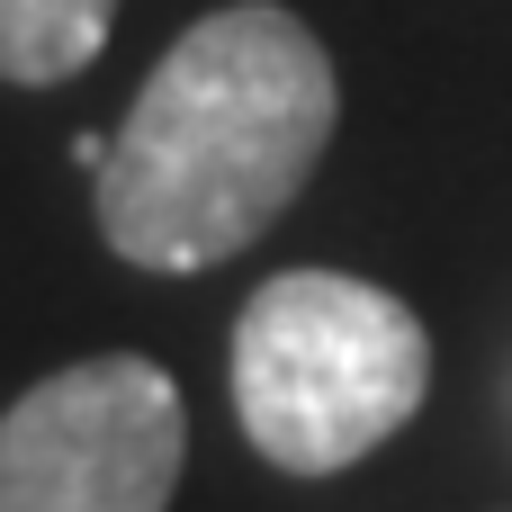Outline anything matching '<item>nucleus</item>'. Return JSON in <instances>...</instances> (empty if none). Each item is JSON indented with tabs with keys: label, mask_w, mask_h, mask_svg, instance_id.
I'll return each mask as SVG.
<instances>
[{
	"label": "nucleus",
	"mask_w": 512,
	"mask_h": 512,
	"mask_svg": "<svg viewBox=\"0 0 512 512\" xmlns=\"http://www.w3.org/2000/svg\"><path fill=\"white\" fill-rule=\"evenodd\" d=\"M117 27V0H0V81L45 90L72 81L81 63H99Z\"/></svg>",
	"instance_id": "nucleus-4"
},
{
	"label": "nucleus",
	"mask_w": 512,
	"mask_h": 512,
	"mask_svg": "<svg viewBox=\"0 0 512 512\" xmlns=\"http://www.w3.org/2000/svg\"><path fill=\"white\" fill-rule=\"evenodd\" d=\"M189 414L171 369L108 351L36 378L0 414V512H171Z\"/></svg>",
	"instance_id": "nucleus-3"
},
{
	"label": "nucleus",
	"mask_w": 512,
	"mask_h": 512,
	"mask_svg": "<svg viewBox=\"0 0 512 512\" xmlns=\"http://www.w3.org/2000/svg\"><path fill=\"white\" fill-rule=\"evenodd\" d=\"M333 54L279 0L207 9L135 90L90 171L99 234L135 270H207L261 243L333 144Z\"/></svg>",
	"instance_id": "nucleus-1"
},
{
	"label": "nucleus",
	"mask_w": 512,
	"mask_h": 512,
	"mask_svg": "<svg viewBox=\"0 0 512 512\" xmlns=\"http://www.w3.org/2000/svg\"><path fill=\"white\" fill-rule=\"evenodd\" d=\"M243 441L288 477H342L396 441L432 387V342L405 297L342 270H279L234 324Z\"/></svg>",
	"instance_id": "nucleus-2"
}]
</instances>
